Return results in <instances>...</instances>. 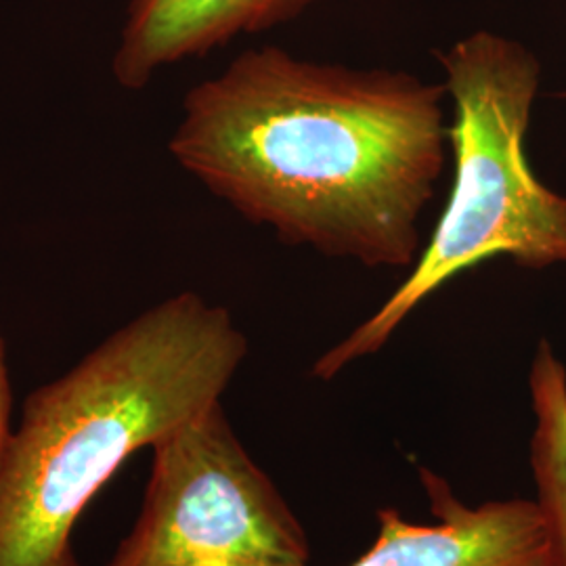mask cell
Wrapping results in <instances>:
<instances>
[{"label":"cell","instance_id":"cell-8","mask_svg":"<svg viewBox=\"0 0 566 566\" xmlns=\"http://www.w3.org/2000/svg\"><path fill=\"white\" fill-rule=\"evenodd\" d=\"M11 434H13V428H11V385H9L4 343L0 338V462L7 453Z\"/></svg>","mask_w":566,"mask_h":566},{"label":"cell","instance_id":"cell-2","mask_svg":"<svg viewBox=\"0 0 566 566\" xmlns=\"http://www.w3.org/2000/svg\"><path fill=\"white\" fill-rule=\"evenodd\" d=\"M245 357L231 313L181 292L28 395L0 462V566H81L82 512L128 458L221 403Z\"/></svg>","mask_w":566,"mask_h":566},{"label":"cell","instance_id":"cell-3","mask_svg":"<svg viewBox=\"0 0 566 566\" xmlns=\"http://www.w3.org/2000/svg\"><path fill=\"white\" fill-rule=\"evenodd\" d=\"M437 61L453 103L455 175L446 210L403 282L313 364L322 382L380 353L420 304L479 264L495 256L525 269L566 264V198L539 181L526 158L542 61L491 30L449 44Z\"/></svg>","mask_w":566,"mask_h":566},{"label":"cell","instance_id":"cell-1","mask_svg":"<svg viewBox=\"0 0 566 566\" xmlns=\"http://www.w3.org/2000/svg\"><path fill=\"white\" fill-rule=\"evenodd\" d=\"M446 99L443 82L269 44L187 91L168 151L283 243L401 271L451 149Z\"/></svg>","mask_w":566,"mask_h":566},{"label":"cell","instance_id":"cell-7","mask_svg":"<svg viewBox=\"0 0 566 566\" xmlns=\"http://www.w3.org/2000/svg\"><path fill=\"white\" fill-rule=\"evenodd\" d=\"M528 390L535 416L531 470L552 566H566V367L552 344H537Z\"/></svg>","mask_w":566,"mask_h":566},{"label":"cell","instance_id":"cell-6","mask_svg":"<svg viewBox=\"0 0 566 566\" xmlns=\"http://www.w3.org/2000/svg\"><path fill=\"white\" fill-rule=\"evenodd\" d=\"M319 0H128L112 76L142 91L181 61L298 20Z\"/></svg>","mask_w":566,"mask_h":566},{"label":"cell","instance_id":"cell-4","mask_svg":"<svg viewBox=\"0 0 566 566\" xmlns=\"http://www.w3.org/2000/svg\"><path fill=\"white\" fill-rule=\"evenodd\" d=\"M142 514L105 566H308L303 525L223 403L160 439Z\"/></svg>","mask_w":566,"mask_h":566},{"label":"cell","instance_id":"cell-5","mask_svg":"<svg viewBox=\"0 0 566 566\" xmlns=\"http://www.w3.org/2000/svg\"><path fill=\"white\" fill-rule=\"evenodd\" d=\"M434 523L378 512L376 542L348 566H552L546 525L535 500L468 506L447 481L420 470Z\"/></svg>","mask_w":566,"mask_h":566}]
</instances>
